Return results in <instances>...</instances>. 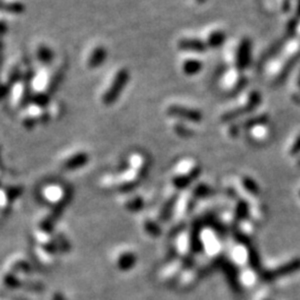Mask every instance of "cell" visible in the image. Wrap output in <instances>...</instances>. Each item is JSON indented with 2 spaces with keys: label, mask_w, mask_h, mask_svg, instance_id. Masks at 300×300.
Here are the masks:
<instances>
[{
  "label": "cell",
  "mask_w": 300,
  "mask_h": 300,
  "mask_svg": "<svg viewBox=\"0 0 300 300\" xmlns=\"http://www.w3.org/2000/svg\"><path fill=\"white\" fill-rule=\"evenodd\" d=\"M130 80V73L126 68L119 69L114 75L110 86L108 87L105 94L102 96V102L106 106H111L118 100L120 95L123 94L124 89L126 88L127 84Z\"/></svg>",
  "instance_id": "cell-1"
},
{
  "label": "cell",
  "mask_w": 300,
  "mask_h": 300,
  "mask_svg": "<svg viewBox=\"0 0 300 300\" xmlns=\"http://www.w3.org/2000/svg\"><path fill=\"white\" fill-rule=\"evenodd\" d=\"M196 2H197L198 5H204L207 2V0H196Z\"/></svg>",
  "instance_id": "cell-11"
},
{
  "label": "cell",
  "mask_w": 300,
  "mask_h": 300,
  "mask_svg": "<svg viewBox=\"0 0 300 300\" xmlns=\"http://www.w3.org/2000/svg\"><path fill=\"white\" fill-rule=\"evenodd\" d=\"M266 116L265 114H261V116H257V117H254L252 119H248L247 122H245L243 124V128H247V129H250V128H254L255 126H257V125H260V124H264L266 122Z\"/></svg>",
  "instance_id": "cell-9"
},
{
  "label": "cell",
  "mask_w": 300,
  "mask_h": 300,
  "mask_svg": "<svg viewBox=\"0 0 300 300\" xmlns=\"http://www.w3.org/2000/svg\"><path fill=\"white\" fill-rule=\"evenodd\" d=\"M176 132L178 133V134H183V135H185V134H190V130H188L187 128H186V126H184V125H176Z\"/></svg>",
  "instance_id": "cell-10"
},
{
  "label": "cell",
  "mask_w": 300,
  "mask_h": 300,
  "mask_svg": "<svg viewBox=\"0 0 300 300\" xmlns=\"http://www.w3.org/2000/svg\"><path fill=\"white\" fill-rule=\"evenodd\" d=\"M207 43L197 38H183L178 41V49L189 52H205L207 50Z\"/></svg>",
  "instance_id": "cell-5"
},
{
  "label": "cell",
  "mask_w": 300,
  "mask_h": 300,
  "mask_svg": "<svg viewBox=\"0 0 300 300\" xmlns=\"http://www.w3.org/2000/svg\"><path fill=\"white\" fill-rule=\"evenodd\" d=\"M204 64L198 59H187L183 64V72L187 76H196L203 70Z\"/></svg>",
  "instance_id": "cell-7"
},
{
  "label": "cell",
  "mask_w": 300,
  "mask_h": 300,
  "mask_svg": "<svg viewBox=\"0 0 300 300\" xmlns=\"http://www.w3.org/2000/svg\"><path fill=\"white\" fill-rule=\"evenodd\" d=\"M227 39V35L223 30H215L207 38V47L212 49L220 48Z\"/></svg>",
  "instance_id": "cell-8"
},
{
  "label": "cell",
  "mask_w": 300,
  "mask_h": 300,
  "mask_svg": "<svg viewBox=\"0 0 300 300\" xmlns=\"http://www.w3.org/2000/svg\"><path fill=\"white\" fill-rule=\"evenodd\" d=\"M260 103V95L257 91H253L250 92V95L248 97L247 102L245 105L240 106L238 108H234L232 110H229L225 112L221 116V120L223 123H228V122H232V120L237 119L242 116H245L249 112L254 111L257 106Z\"/></svg>",
  "instance_id": "cell-2"
},
{
  "label": "cell",
  "mask_w": 300,
  "mask_h": 300,
  "mask_svg": "<svg viewBox=\"0 0 300 300\" xmlns=\"http://www.w3.org/2000/svg\"><path fill=\"white\" fill-rule=\"evenodd\" d=\"M107 57H108V51L107 49L103 47V46H100V47H97L94 51H92L91 56L89 58V67L90 68H98L102 66L103 64H105V62L107 60Z\"/></svg>",
  "instance_id": "cell-6"
},
{
  "label": "cell",
  "mask_w": 300,
  "mask_h": 300,
  "mask_svg": "<svg viewBox=\"0 0 300 300\" xmlns=\"http://www.w3.org/2000/svg\"><path fill=\"white\" fill-rule=\"evenodd\" d=\"M167 114L173 118L186 120V122L195 124H198L203 120V112L198 110V109L182 105L169 106L167 109Z\"/></svg>",
  "instance_id": "cell-3"
},
{
  "label": "cell",
  "mask_w": 300,
  "mask_h": 300,
  "mask_svg": "<svg viewBox=\"0 0 300 300\" xmlns=\"http://www.w3.org/2000/svg\"><path fill=\"white\" fill-rule=\"evenodd\" d=\"M250 59H252V41H250L249 38L244 37L239 42L236 58H234L237 69L240 72L247 69L250 64Z\"/></svg>",
  "instance_id": "cell-4"
}]
</instances>
